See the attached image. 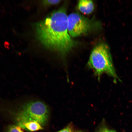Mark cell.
I'll list each match as a JSON object with an SVG mask.
<instances>
[{
    "label": "cell",
    "mask_w": 132,
    "mask_h": 132,
    "mask_svg": "<svg viewBox=\"0 0 132 132\" xmlns=\"http://www.w3.org/2000/svg\"><path fill=\"white\" fill-rule=\"evenodd\" d=\"M66 8L62 6L34 24L36 37L47 49L65 55L77 44L69 35Z\"/></svg>",
    "instance_id": "6da1fadb"
},
{
    "label": "cell",
    "mask_w": 132,
    "mask_h": 132,
    "mask_svg": "<svg viewBox=\"0 0 132 132\" xmlns=\"http://www.w3.org/2000/svg\"><path fill=\"white\" fill-rule=\"evenodd\" d=\"M87 66L93 70L99 79L104 73L112 77L114 81L118 78L113 64L110 47L105 43H99L94 47L91 52Z\"/></svg>",
    "instance_id": "7a4b0ae2"
},
{
    "label": "cell",
    "mask_w": 132,
    "mask_h": 132,
    "mask_svg": "<svg viewBox=\"0 0 132 132\" xmlns=\"http://www.w3.org/2000/svg\"><path fill=\"white\" fill-rule=\"evenodd\" d=\"M22 108L16 115L17 122L34 121L41 126L46 124L49 112L47 106L43 102L38 100L29 101L25 103Z\"/></svg>",
    "instance_id": "3957f363"
},
{
    "label": "cell",
    "mask_w": 132,
    "mask_h": 132,
    "mask_svg": "<svg viewBox=\"0 0 132 132\" xmlns=\"http://www.w3.org/2000/svg\"><path fill=\"white\" fill-rule=\"evenodd\" d=\"M68 30L71 37H76L92 31L96 23L77 12H73L67 16Z\"/></svg>",
    "instance_id": "277c9868"
},
{
    "label": "cell",
    "mask_w": 132,
    "mask_h": 132,
    "mask_svg": "<svg viewBox=\"0 0 132 132\" xmlns=\"http://www.w3.org/2000/svg\"><path fill=\"white\" fill-rule=\"evenodd\" d=\"M77 6L80 11L85 14L90 13L94 9L93 2L91 0H79L78 2Z\"/></svg>",
    "instance_id": "5b68a950"
},
{
    "label": "cell",
    "mask_w": 132,
    "mask_h": 132,
    "mask_svg": "<svg viewBox=\"0 0 132 132\" xmlns=\"http://www.w3.org/2000/svg\"><path fill=\"white\" fill-rule=\"evenodd\" d=\"M17 125L23 128L31 131H34L42 129L41 126L34 121H26L17 123Z\"/></svg>",
    "instance_id": "8992f818"
},
{
    "label": "cell",
    "mask_w": 132,
    "mask_h": 132,
    "mask_svg": "<svg viewBox=\"0 0 132 132\" xmlns=\"http://www.w3.org/2000/svg\"><path fill=\"white\" fill-rule=\"evenodd\" d=\"M8 132H24L22 128L19 126L13 125L10 126L9 128Z\"/></svg>",
    "instance_id": "52a82bcc"
},
{
    "label": "cell",
    "mask_w": 132,
    "mask_h": 132,
    "mask_svg": "<svg viewBox=\"0 0 132 132\" xmlns=\"http://www.w3.org/2000/svg\"><path fill=\"white\" fill-rule=\"evenodd\" d=\"M61 0H43L42 1V3L45 6H50L56 5L59 3Z\"/></svg>",
    "instance_id": "ba28073f"
},
{
    "label": "cell",
    "mask_w": 132,
    "mask_h": 132,
    "mask_svg": "<svg viewBox=\"0 0 132 132\" xmlns=\"http://www.w3.org/2000/svg\"><path fill=\"white\" fill-rule=\"evenodd\" d=\"M57 132H73L71 127L69 126H67L64 129Z\"/></svg>",
    "instance_id": "9c48e42d"
},
{
    "label": "cell",
    "mask_w": 132,
    "mask_h": 132,
    "mask_svg": "<svg viewBox=\"0 0 132 132\" xmlns=\"http://www.w3.org/2000/svg\"><path fill=\"white\" fill-rule=\"evenodd\" d=\"M98 132H117L116 131L108 129L107 128H103L101 129Z\"/></svg>",
    "instance_id": "30bf717a"
},
{
    "label": "cell",
    "mask_w": 132,
    "mask_h": 132,
    "mask_svg": "<svg viewBox=\"0 0 132 132\" xmlns=\"http://www.w3.org/2000/svg\"><path fill=\"white\" fill-rule=\"evenodd\" d=\"M81 132V131H78V132Z\"/></svg>",
    "instance_id": "8fae6325"
}]
</instances>
